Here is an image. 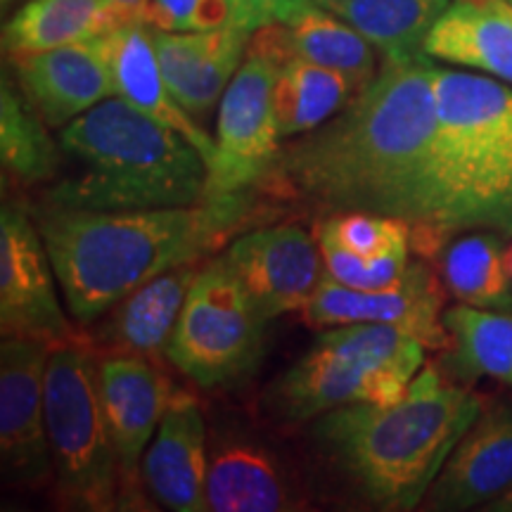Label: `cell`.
I'll list each match as a JSON object with an SVG mask.
<instances>
[{
  "mask_svg": "<svg viewBox=\"0 0 512 512\" xmlns=\"http://www.w3.org/2000/svg\"><path fill=\"white\" fill-rule=\"evenodd\" d=\"M484 508L489 512H512V486L508 491H503L501 496L494 498L491 503H486Z\"/></svg>",
  "mask_w": 512,
  "mask_h": 512,
  "instance_id": "836d02e7",
  "label": "cell"
},
{
  "mask_svg": "<svg viewBox=\"0 0 512 512\" xmlns=\"http://www.w3.org/2000/svg\"><path fill=\"white\" fill-rule=\"evenodd\" d=\"M230 3V24L254 34L256 29L275 24L283 15L287 0H228Z\"/></svg>",
  "mask_w": 512,
  "mask_h": 512,
  "instance_id": "d6a6232c",
  "label": "cell"
},
{
  "mask_svg": "<svg viewBox=\"0 0 512 512\" xmlns=\"http://www.w3.org/2000/svg\"><path fill=\"white\" fill-rule=\"evenodd\" d=\"M112 3L119 5L121 10H126L128 15H133V17L140 19V12H143L147 0H112Z\"/></svg>",
  "mask_w": 512,
  "mask_h": 512,
  "instance_id": "e575fe53",
  "label": "cell"
},
{
  "mask_svg": "<svg viewBox=\"0 0 512 512\" xmlns=\"http://www.w3.org/2000/svg\"><path fill=\"white\" fill-rule=\"evenodd\" d=\"M266 320L254 309L226 254L202 266L190 287L166 361L197 387L247 380L264 356Z\"/></svg>",
  "mask_w": 512,
  "mask_h": 512,
  "instance_id": "ba28073f",
  "label": "cell"
},
{
  "mask_svg": "<svg viewBox=\"0 0 512 512\" xmlns=\"http://www.w3.org/2000/svg\"><path fill=\"white\" fill-rule=\"evenodd\" d=\"M318 245L323 252L325 275L356 290H382L401 283L411 266V240H399L373 256L351 252L330 233L318 228Z\"/></svg>",
  "mask_w": 512,
  "mask_h": 512,
  "instance_id": "f546056e",
  "label": "cell"
},
{
  "mask_svg": "<svg viewBox=\"0 0 512 512\" xmlns=\"http://www.w3.org/2000/svg\"><path fill=\"white\" fill-rule=\"evenodd\" d=\"M207 508L211 512L306 510V498L285 465L242 432H216L209 439Z\"/></svg>",
  "mask_w": 512,
  "mask_h": 512,
  "instance_id": "ac0fdd59",
  "label": "cell"
},
{
  "mask_svg": "<svg viewBox=\"0 0 512 512\" xmlns=\"http://www.w3.org/2000/svg\"><path fill=\"white\" fill-rule=\"evenodd\" d=\"M320 230L330 233L351 252L363 256H373L394 242L413 238L411 223L394 219V216L370 214V211H337Z\"/></svg>",
  "mask_w": 512,
  "mask_h": 512,
  "instance_id": "4dcf8cb0",
  "label": "cell"
},
{
  "mask_svg": "<svg viewBox=\"0 0 512 512\" xmlns=\"http://www.w3.org/2000/svg\"><path fill=\"white\" fill-rule=\"evenodd\" d=\"M430 209L411 245L437 254L451 235L512 238V88L494 76L437 69Z\"/></svg>",
  "mask_w": 512,
  "mask_h": 512,
  "instance_id": "277c9868",
  "label": "cell"
},
{
  "mask_svg": "<svg viewBox=\"0 0 512 512\" xmlns=\"http://www.w3.org/2000/svg\"><path fill=\"white\" fill-rule=\"evenodd\" d=\"M510 3H512V0H510Z\"/></svg>",
  "mask_w": 512,
  "mask_h": 512,
  "instance_id": "ab89813d",
  "label": "cell"
},
{
  "mask_svg": "<svg viewBox=\"0 0 512 512\" xmlns=\"http://www.w3.org/2000/svg\"><path fill=\"white\" fill-rule=\"evenodd\" d=\"M102 41L110 57L114 93L145 112L147 117L181 133L188 143L200 150L209 171L216 157V140H211L209 133L197 124V119L190 117L171 95L162 67H159L152 29L143 19H131L102 36Z\"/></svg>",
  "mask_w": 512,
  "mask_h": 512,
  "instance_id": "44dd1931",
  "label": "cell"
},
{
  "mask_svg": "<svg viewBox=\"0 0 512 512\" xmlns=\"http://www.w3.org/2000/svg\"><path fill=\"white\" fill-rule=\"evenodd\" d=\"M10 62L19 91L50 128H64L98 102L117 95L102 36L12 57Z\"/></svg>",
  "mask_w": 512,
  "mask_h": 512,
  "instance_id": "9a60e30c",
  "label": "cell"
},
{
  "mask_svg": "<svg viewBox=\"0 0 512 512\" xmlns=\"http://www.w3.org/2000/svg\"><path fill=\"white\" fill-rule=\"evenodd\" d=\"M60 145L79 171L43 195V209H162L209 200L200 150L119 95L60 128Z\"/></svg>",
  "mask_w": 512,
  "mask_h": 512,
  "instance_id": "5b68a950",
  "label": "cell"
},
{
  "mask_svg": "<svg viewBox=\"0 0 512 512\" xmlns=\"http://www.w3.org/2000/svg\"><path fill=\"white\" fill-rule=\"evenodd\" d=\"M501 5H503V8H505V10H508V12H510V15H512V3H510V0H501Z\"/></svg>",
  "mask_w": 512,
  "mask_h": 512,
  "instance_id": "74e56055",
  "label": "cell"
},
{
  "mask_svg": "<svg viewBox=\"0 0 512 512\" xmlns=\"http://www.w3.org/2000/svg\"><path fill=\"white\" fill-rule=\"evenodd\" d=\"M358 91L347 76L323 64L287 57L280 62L273 86V107L280 136L297 138L323 126Z\"/></svg>",
  "mask_w": 512,
  "mask_h": 512,
  "instance_id": "484cf974",
  "label": "cell"
},
{
  "mask_svg": "<svg viewBox=\"0 0 512 512\" xmlns=\"http://www.w3.org/2000/svg\"><path fill=\"white\" fill-rule=\"evenodd\" d=\"M209 441L200 403L174 389L155 437L143 458V482L166 510L204 512L207 508Z\"/></svg>",
  "mask_w": 512,
  "mask_h": 512,
  "instance_id": "2e32d148",
  "label": "cell"
},
{
  "mask_svg": "<svg viewBox=\"0 0 512 512\" xmlns=\"http://www.w3.org/2000/svg\"><path fill=\"white\" fill-rule=\"evenodd\" d=\"M351 24L384 62L425 55V41L451 0H316Z\"/></svg>",
  "mask_w": 512,
  "mask_h": 512,
  "instance_id": "d4e9b609",
  "label": "cell"
},
{
  "mask_svg": "<svg viewBox=\"0 0 512 512\" xmlns=\"http://www.w3.org/2000/svg\"><path fill=\"white\" fill-rule=\"evenodd\" d=\"M254 221L259 204L245 190L190 207L41 209L36 226L69 313L93 323L157 275L216 254Z\"/></svg>",
  "mask_w": 512,
  "mask_h": 512,
  "instance_id": "7a4b0ae2",
  "label": "cell"
},
{
  "mask_svg": "<svg viewBox=\"0 0 512 512\" xmlns=\"http://www.w3.org/2000/svg\"><path fill=\"white\" fill-rule=\"evenodd\" d=\"M55 268L41 230L24 209L5 202L0 211V330L50 349L88 342L76 332L55 292Z\"/></svg>",
  "mask_w": 512,
  "mask_h": 512,
  "instance_id": "30bf717a",
  "label": "cell"
},
{
  "mask_svg": "<svg viewBox=\"0 0 512 512\" xmlns=\"http://www.w3.org/2000/svg\"><path fill=\"white\" fill-rule=\"evenodd\" d=\"M230 17L228 0H147L140 12L147 27L171 34L228 27Z\"/></svg>",
  "mask_w": 512,
  "mask_h": 512,
  "instance_id": "1f68e13d",
  "label": "cell"
},
{
  "mask_svg": "<svg viewBox=\"0 0 512 512\" xmlns=\"http://www.w3.org/2000/svg\"><path fill=\"white\" fill-rule=\"evenodd\" d=\"M249 46L278 64L287 57H302L335 69L354 83L356 91H363L377 74L373 43L316 0H287L278 22L256 29Z\"/></svg>",
  "mask_w": 512,
  "mask_h": 512,
  "instance_id": "e0dca14e",
  "label": "cell"
},
{
  "mask_svg": "<svg viewBox=\"0 0 512 512\" xmlns=\"http://www.w3.org/2000/svg\"><path fill=\"white\" fill-rule=\"evenodd\" d=\"M425 55L512 86V15L501 0H451L427 36Z\"/></svg>",
  "mask_w": 512,
  "mask_h": 512,
  "instance_id": "603a6c76",
  "label": "cell"
},
{
  "mask_svg": "<svg viewBox=\"0 0 512 512\" xmlns=\"http://www.w3.org/2000/svg\"><path fill=\"white\" fill-rule=\"evenodd\" d=\"M226 259L266 323L304 311L325 278L318 238L294 223L247 230L233 240Z\"/></svg>",
  "mask_w": 512,
  "mask_h": 512,
  "instance_id": "5bb4252c",
  "label": "cell"
},
{
  "mask_svg": "<svg viewBox=\"0 0 512 512\" xmlns=\"http://www.w3.org/2000/svg\"><path fill=\"white\" fill-rule=\"evenodd\" d=\"M98 373L107 425L117 451L121 510H147L143 458L174 387L159 370V363L136 354H98Z\"/></svg>",
  "mask_w": 512,
  "mask_h": 512,
  "instance_id": "7c38bea8",
  "label": "cell"
},
{
  "mask_svg": "<svg viewBox=\"0 0 512 512\" xmlns=\"http://www.w3.org/2000/svg\"><path fill=\"white\" fill-rule=\"evenodd\" d=\"M422 366V342L392 325L325 328L313 347L268 387V408L299 425L351 403L392 406L408 394Z\"/></svg>",
  "mask_w": 512,
  "mask_h": 512,
  "instance_id": "8992f818",
  "label": "cell"
},
{
  "mask_svg": "<svg viewBox=\"0 0 512 512\" xmlns=\"http://www.w3.org/2000/svg\"><path fill=\"white\" fill-rule=\"evenodd\" d=\"M512 486V403L484 408L425 496L430 510H472Z\"/></svg>",
  "mask_w": 512,
  "mask_h": 512,
  "instance_id": "ffe728a7",
  "label": "cell"
},
{
  "mask_svg": "<svg viewBox=\"0 0 512 512\" xmlns=\"http://www.w3.org/2000/svg\"><path fill=\"white\" fill-rule=\"evenodd\" d=\"M138 19L112 0H27L3 27V50L10 57L91 41Z\"/></svg>",
  "mask_w": 512,
  "mask_h": 512,
  "instance_id": "cb8c5ba5",
  "label": "cell"
},
{
  "mask_svg": "<svg viewBox=\"0 0 512 512\" xmlns=\"http://www.w3.org/2000/svg\"><path fill=\"white\" fill-rule=\"evenodd\" d=\"M446 292L437 275L422 261H411L401 283L382 290H356L325 275L302 318L309 328L325 330L349 323H382L399 328L425 349H448L451 335L444 325Z\"/></svg>",
  "mask_w": 512,
  "mask_h": 512,
  "instance_id": "8fae6325",
  "label": "cell"
},
{
  "mask_svg": "<svg viewBox=\"0 0 512 512\" xmlns=\"http://www.w3.org/2000/svg\"><path fill=\"white\" fill-rule=\"evenodd\" d=\"M152 41L166 86L178 105L190 117L207 119L245 62L252 34L233 24L188 34L152 29Z\"/></svg>",
  "mask_w": 512,
  "mask_h": 512,
  "instance_id": "d6986e66",
  "label": "cell"
},
{
  "mask_svg": "<svg viewBox=\"0 0 512 512\" xmlns=\"http://www.w3.org/2000/svg\"><path fill=\"white\" fill-rule=\"evenodd\" d=\"M202 266L204 261H190L171 268L112 306L110 320L98 335L102 354H136L162 366Z\"/></svg>",
  "mask_w": 512,
  "mask_h": 512,
  "instance_id": "7402d4cb",
  "label": "cell"
},
{
  "mask_svg": "<svg viewBox=\"0 0 512 512\" xmlns=\"http://www.w3.org/2000/svg\"><path fill=\"white\" fill-rule=\"evenodd\" d=\"M505 254H508V266H510V275H512V245L505 247Z\"/></svg>",
  "mask_w": 512,
  "mask_h": 512,
  "instance_id": "d590c367",
  "label": "cell"
},
{
  "mask_svg": "<svg viewBox=\"0 0 512 512\" xmlns=\"http://www.w3.org/2000/svg\"><path fill=\"white\" fill-rule=\"evenodd\" d=\"M446 290L463 304L512 311V275L501 235L467 230L441 252Z\"/></svg>",
  "mask_w": 512,
  "mask_h": 512,
  "instance_id": "4316f807",
  "label": "cell"
},
{
  "mask_svg": "<svg viewBox=\"0 0 512 512\" xmlns=\"http://www.w3.org/2000/svg\"><path fill=\"white\" fill-rule=\"evenodd\" d=\"M0 159L19 183L53 181L62 166V145L48 136V124L19 86L3 76L0 86Z\"/></svg>",
  "mask_w": 512,
  "mask_h": 512,
  "instance_id": "83f0119b",
  "label": "cell"
},
{
  "mask_svg": "<svg viewBox=\"0 0 512 512\" xmlns=\"http://www.w3.org/2000/svg\"><path fill=\"white\" fill-rule=\"evenodd\" d=\"M510 384H512V380H510Z\"/></svg>",
  "mask_w": 512,
  "mask_h": 512,
  "instance_id": "f35d334b",
  "label": "cell"
},
{
  "mask_svg": "<svg viewBox=\"0 0 512 512\" xmlns=\"http://www.w3.org/2000/svg\"><path fill=\"white\" fill-rule=\"evenodd\" d=\"M482 411V396L422 366L401 401L335 408L313 420V439L320 456L370 508L406 512L425 501Z\"/></svg>",
  "mask_w": 512,
  "mask_h": 512,
  "instance_id": "3957f363",
  "label": "cell"
},
{
  "mask_svg": "<svg viewBox=\"0 0 512 512\" xmlns=\"http://www.w3.org/2000/svg\"><path fill=\"white\" fill-rule=\"evenodd\" d=\"M444 325L463 373L512 380V313L460 302L444 311Z\"/></svg>",
  "mask_w": 512,
  "mask_h": 512,
  "instance_id": "f1b7e54d",
  "label": "cell"
},
{
  "mask_svg": "<svg viewBox=\"0 0 512 512\" xmlns=\"http://www.w3.org/2000/svg\"><path fill=\"white\" fill-rule=\"evenodd\" d=\"M0 3H3V10H8L10 5H15V3H17V0H0Z\"/></svg>",
  "mask_w": 512,
  "mask_h": 512,
  "instance_id": "8d00e7d4",
  "label": "cell"
},
{
  "mask_svg": "<svg viewBox=\"0 0 512 512\" xmlns=\"http://www.w3.org/2000/svg\"><path fill=\"white\" fill-rule=\"evenodd\" d=\"M280 64L249 46L245 62L219 102L216 157L207 171V197L252 190L271 176L280 155L273 86Z\"/></svg>",
  "mask_w": 512,
  "mask_h": 512,
  "instance_id": "9c48e42d",
  "label": "cell"
},
{
  "mask_svg": "<svg viewBox=\"0 0 512 512\" xmlns=\"http://www.w3.org/2000/svg\"><path fill=\"white\" fill-rule=\"evenodd\" d=\"M434 83L427 55L384 62L342 112L280 147L271 176L335 214L370 211L422 228L437 136Z\"/></svg>",
  "mask_w": 512,
  "mask_h": 512,
  "instance_id": "6da1fadb",
  "label": "cell"
},
{
  "mask_svg": "<svg viewBox=\"0 0 512 512\" xmlns=\"http://www.w3.org/2000/svg\"><path fill=\"white\" fill-rule=\"evenodd\" d=\"M46 418L55 496L62 508L121 510L119 463L100 394L98 349L88 342L50 354Z\"/></svg>",
  "mask_w": 512,
  "mask_h": 512,
  "instance_id": "52a82bcc",
  "label": "cell"
},
{
  "mask_svg": "<svg viewBox=\"0 0 512 512\" xmlns=\"http://www.w3.org/2000/svg\"><path fill=\"white\" fill-rule=\"evenodd\" d=\"M53 349L27 337L0 344V458L12 482L41 486L53 477L46 418V373Z\"/></svg>",
  "mask_w": 512,
  "mask_h": 512,
  "instance_id": "4fadbf2b",
  "label": "cell"
}]
</instances>
